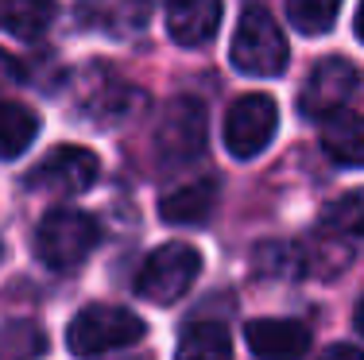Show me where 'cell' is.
<instances>
[{
	"mask_svg": "<svg viewBox=\"0 0 364 360\" xmlns=\"http://www.w3.org/2000/svg\"><path fill=\"white\" fill-rule=\"evenodd\" d=\"M101 240L97 217L82 209H50L36 229V256L50 271H74Z\"/></svg>",
	"mask_w": 364,
	"mask_h": 360,
	"instance_id": "1",
	"label": "cell"
},
{
	"mask_svg": "<svg viewBox=\"0 0 364 360\" xmlns=\"http://www.w3.org/2000/svg\"><path fill=\"white\" fill-rule=\"evenodd\" d=\"M245 341L259 360H302L310 353V329L294 318H256V322H248Z\"/></svg>",
	"mask_w": 364,
	"mask_h": 360,
	"instance_id": "10",
	"label": "cell"
},
{
	"mask_svg": "<svg viewBox=\"0 0 364 360\" xmlns=\"http://www.w3.org/2000/svg\"><path fill=\"white\" fill-rule=\"evenodd\" d=\"M101 175V159L90 148H77V143H63V148L47 151L28 175V186L39 194H85Z\"/></svg>",
	"mask_w": 364,
	"mask_h": 360,
	"instance_id": "7",
	"label": "cell"
},
{
	"mask_svg": "<svg viewBox=\"0 0 364 360\" xmlns=\"http://www.w3.org/2000/svg\"><path fill=\"white\" fill-rule=\"evenodd\" d=\"M353 325H357V329L364 333V298L357 302V314H353Z\"/></svg>",
	"mask_w": 364,
	"mask_h": 360,
	"instance_id": "23",
	"label": "cell"
},
{
	"mask_svg": "<svg viewBox=\"0 0 364 360\" xmlns=\"http://www.w3.org/2000/svg\"><path fill=\"white\" fill-rule=\"evenodd\" d=\"M147 325L124 306H85L66 325V345L74 356H105L144 341Z\"/></svg>",
	"mask_w": 364,
	"mask_h": 360,
	"instance_id": "3",
	"label": "cell"
},
{
	"mask_svg": "<svg viewBox=\"0 0 364 360\" xmlns=\"http://www.w3.org/2000/svg\"><path fill=\"white\" fill-rule=\"evenodd\" d=\"M39 136V116L20 101H0V159H20Z\"/></svg>",
	"mask_w": 364,
	"mask_h": 360,
	"instance_id": "14",
	"label": "cell"
},
{
	"mask_svg": "<svg viewBox=\"0 0 364 360\" xmlns=\"http://www.w3.org/2000/svg\"><path fill=\"white\" fill-rule=\"evenodd\" d=\"M229 58L248 78H275L287 70V39L264 8H248L232 31Z\"/></svg>",
	"mask_w": 364,
	"mask_h": 360,
	"instance_id": "4",
	"label": "cell"
},
{
	"mask_svg": "<svg viewBox=\"0 0 364 360\" xmlns=\"http://www.w3.org/2000/svg\"><path fill=\"white\" fill-rule=\"evenodd\" d=\"M318 360H364V349H357V345H329Z\"/></svg>",
	"mask_w": 364,
	"mask_h": 360,
	"instance_id": "21",
	"label": "cell"
},
{
	"mask_svg": "<svg viewBox=\"0 0 364 360\" xmlns=\"http://www.w3.org/2000/svg\"><path fill=\"white\" fill-rule=\"evenodd\" d=\"M55 20V0H0V28L16 39H39Z\"/></svg>",
	"mask_w": 364,
	"mask_h": 360,
	"instance_id": "15",
	"label": "cell"
},
{
	"mask_svg": "<svg viewBox=\"0 0 364 360\" xmlns=\"http://www.w3.org/2000/svg\"><path fill=\"white\" fill-rule=\"evenodd\" d=\"M47 353V337L31 322H4L0 325V360H39Z\"/></svg>",
	"mask_w": 364,
	"mask_h": 360,
	"instance_id": "17",
	"label": "cell"
},
{
	"mask_svg": "<svg viewBox=\"0 0 364 360\" xmlns=\"http://www.w3.org/2000/svg\"><path fill=\"white\" fill-rule=\"evenodd\" d=\"M357 89H360V70L349 58H337V55L322 58V62L310 70L306 85H302L299 109H302V116H310V120H326V116L341 113Z\"/></svg>",
	"mask_w": 364,
	"mask_h": 360,
	"instance_id": "9",
	"label": "cell"
},
{
	"mask_svg": "<svg viewBox=\"0 0 364 360\" xmlns=\"http://www.w3.org/2000/svg\"><path fill=\"white\" fill-rule=\"evenodd\" d=\"M175 360H232V341L221 325L213 322H194L178 337Z\"/></svg>",
	"mask_w": 364,
	"mask_h": 360,
	"instance_id": "16",
	"label": "cell"
},
{
	"mask_svg": "<svg viewBox=\"0 0 364 360\" xmlns=\"http://www.w3.org/2000/svg\"><path fill=\"white\" fill-rule=\"evenodd\" d=\"M120 360H144V356H120Z\"/></svg>",
	"mask_w": 364,
	"mask_h": 360,
	"instance_id": "24",
	"label": "cell"
},
{
	"mask_svg": "<svg viewBox=\"0 0 364 360\" xmlns=\"http://www.w3.org/2000/svg\"><path fill=\"white\" fill-rule=\"evenodd\" d=\"M221 23V0H167V31L178 47H202Z\"/></svg>",
	"mask_w": 364,
	"mask_h": 360,
	"instance_id": "11",
	"label": "cell"
},
{
	"mask_svg": "<svg viewBox=\"0 0 364 360\" xmlns=\"http://www.w3.org/2000/svg\"><path fill=\"white\" fill-rule=\"evenodd\" d=\"M279 128V105L267 93H245L225 113V148L232 159H256Z\"/></svg>",
	"mask_w": 364,
	"mask_h": 360,
	"instance_id": "6",
	"label": "cell"
},
{
	"mask_svg": "<svg viewBox=\"0 0 364 360\" xmlns=\"http://www.w3.org/2000/svg\"><path fill=\"white\" fill-rule=\"evenodd\" d=\"M16 82H20V66H16V58L8 55V50H0V93Z\"/></svg>",
	"mask_w": 364,
	"mask_h": 360,
	"instance_id": "20",
	"label": "cell"
},
{
	"mask_svg": "<svg viewBox=\"0 0 364 360\" xmlns=\"http://www.w3.org/2000/svg\"><path fill=\"white\" fill-rule=\"evenodd\" d=\"M364 240V190H349L333 198L318 217L314 229V248L306 252V263H326L329 271H341L353 260V248Z\"/></svg>",
	"mask_w": 364,
	"mask_h": 360,
	"instance_id": "2",
	"label": "cell"
},
{
	"mask_svg": "<svg viewBox=\"0 0 364 360\" xmlns=\"http://www.w3.org/2000/svg\"><path fill=\"white\" fill-rule=\"evenodd\" d=\"M353 28H357V39L364 43V4L357 8V20H353Z\"/></svg>",
	"mask_w": 364,
	"mask_h": 360,
	"instance_id": "22",
	"label": "cell"
},
{
	"mask_svg": "<svg viewBox=\"0 0 364 360\" xmlns=\"http://www.w3.org/2000/svg\"><path fill=\"white\" fill-rule=\"evenodd\" d=\"M155 151L163 163H190L205 151V109L194 97H175L155 124Z\"/></svg>",
	"mask_w": 364,
	"mask_h": 360,
	"instance_id": "8",
	"label": "cell"
},
{
	"mask_svg": "<svg viewBox=\"0 0 364 360\" xmlns=\"http://www.w3.org/2000/svg\"><path fill=\"white\" fill-rule=\"evenodd\" d=\"M341 0H287V20L302 36H326L337 23Z\"/></svg>",
	"mask_w": 364,
	"mask_h": 360,
	"instance_id": "18",
	"label": "cell"
},
{
	"mask_svg": "<svg viewBox=\"0 0 364 360\" xmlns=\"http://www.w3.org/2000/svg\"><path fill=\"white\" fill-rule=\"evenodd\" d=\"M213 198H218V186L210 178H194V182H182L175 190L163 194L159 202V217L167 225H202L213 213Z\"/></svg>",
	"mask_w": 364,
	"mask_h": 360,
	"instance_id": "13",
	"label": "cell"
},
{
	"mask_svg": "<svg viewBox=\"0 0 364 360\" xmlns=\"http://www.w3.org/2000/svg\"><path fill=\"white\" fill-rule=\"evenodd\" d=\"M322 151L337 167H364V116L353 113V109H341V113L322 120Z\"/></svg>",
	"mask_w": 364,
	"mask_h": 360,
	"instance_id": "12",
	"label": "cell"
},
{
	"mask_svg": "<svg viewBox=\"0 0 364 360\" xmlns=\"http://www.w3.org/2000/svg\"><path fill=\"white\" fill-rule=\"evenodd\" d=\"M256 271L259 276H275V279H294L306 271V256L294 252L291 244H264L256 252Z\"/></svg>",
	"mask_w": 364,
	"mask_h": 360,
	"instance_id": "19",
	"label": "cell"
},
{
	"mask_svg": "<svg viewBox=\"0 0 364 360\" xmlns=\"http://www.w3.org/2000/svg\"><path fill=\"white\" fill-rule=\"evenodd\" d=\"M198 271H202V252L194 244L171 240L144 260L140 276H136V295L155 306H171L194 287Z\"/></svg>",
	"mask_w": 364,
	"mask_h": 360,
	"instance_id": "5",
	"label": "cell"
},
{
	"mask_svg": "<svg viewBox=\"0 0 364 360\" xmlns=\"http://www.w3.org/2000/svg\"><path fill=\"white\" fill-rule=\"evenodd\" d=\"M140 4H147V0H140Z\"/></svg>",
	"mask_w": 364,
	"mask_h": 360,
	"instance_id": "25",
	"label": "cell"
}]
</instances>
